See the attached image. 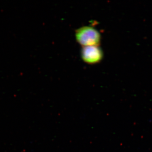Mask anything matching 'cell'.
Instances as JSON below:
<instances>
[{"label": "cell", "instance_id": "6da1fadb", "mask_svg": "<svg viewBox=\"0 0 152 152\" xmlns=\"http://www.w3.org/2000/svg\"><path fill=\"white\" fill-rule=\"evenodd\" d=\"M76 39L83 47L99 46L101 36L99 31L95 28L85 26L79 28L75 33Z\"/></svg>", "mask_w": 152, "mask_h": 152}, {"label": "cell", "instance_id": "7a4b0ae2", "mask_svg": "<svg viewBox=\"0 0 152 152\" xmlns=\"http://www.w3.org/2000/svg\"><path fill=\"white\" fill-rule=\"evenodd\" d=\"M81 57L85 62L88 64H97L102 61L103 53L99 46L83 47Z\"/></svg>", "mask_w": 152, "mask_h": 152}]
</instances>
